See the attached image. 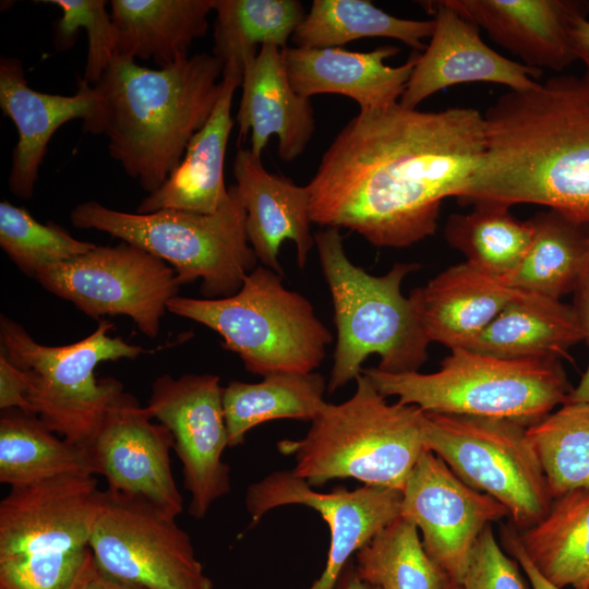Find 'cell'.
Here are the masks:
<instances>
[{
    "mask_svg": "<svg viewBox=\"0 0 589 589\" xmlns=\"http://www.w3.org/2000/svg\"><path fill=\"white\" fill-rule=\"evenodd\" d=\"M485 147L483 115L399 103L359 111L306 185L312 223L348 228L376 247H410L437 229L443 200L467 187Z\"/></svg>",
    "mask_w": 589,
    "mask_h": 589,
    "instance_id": "6da1fadb",
    "label": "cell"
},
{
    "mask_svg": "<svg viewBox=\"0 0 589 589\" xmlns=\"http://www.w3.org/2000/svg\"><path fill=\"white\" fill-rule=\"evenodd\" d=\"M485 147L460 204H538L589 226V76L509 91L483 115Z\"/></svg>",
    "mask_w": 589,
    "mask_h": 589,
    "instance_id": "7a4b0ae2",
    "label": "cell"
},
{
    "mask_svg": "<svg viewBox=\"0 0 589 589\" xmlns=\"http://www.w3.org/2000/svg\"><path fill=\"white\" fill-rule=\"evenodd\" d=\"M224 67L212 53L149 69L115 56L94 85L101 107L85 132L106 136L109 155L145 191L158 190L219 98Z\"/></svg>",
    "mask_w": 589,
    "mask_h": 589,
    "instance_id": "3957f363",
    "label": "cell"
},
{
    "mask_svg": "<svg viewBox=\"0 0 589 589\" xmlns=\"http://www.w3.org/2000/svg\"><path fill=\"white\" fill-rule=\"evenodd\" d=\"M353 395L326 402L300 440H283L278 450L292 456V472L315 488L334 479L401 491L424 443L425 412L389 404L363 373Z\"/></svg>",
    "mask_w": 589,
    "mask_h": 589,
    "instance_id": "277c9868",
    "label": "cell"
},
{
    "mask_svg": "<svg viewBox=\"0 0 589 589\" xmlns=\"http://www.w3.org/2000/svg\"><path fill=\"white\" fill-rule=\"evenodd\" d=\"M315 248L333 306L337 340L327 390L333 394L362 373L372 354L388 373L416 372L428 360L430 345L418 306L401 292L416 263H398L381 276L366 273L347 256L339 228L314 235Z\"/></svg>",
    "mask_w": 589,
    "mask_h": 589,
    "instance_id": "5b68a950",
    "label": "cell"
},
{
    "mask_svg": "<svg viewBox=\"0 0 589 589\" xmlns=\"http://www.w3.org/2000/svg\"><path fill=\"white\" fill-rule=\"evenodd\" d=\"M376 389L428 413L508 419L527 426L573 390L557 359H504L455 348L433 373L363 369Z\"/></svg>",
    "mask_w": 589,
    "mask_h": 589,
    "instance_id": "8992f818",
    "label": "cell"
},
{
    "mask_svg": "<svg viewBox=\"0 0 589 589\" xmlns=\"http://www.w3.org/2000/svg\"><path fill=\"white\" fill-rule=\"evenodd\" d=\"M168 311L216 332L221 346L239 356L247 371L263 377L313 373L333 335L312 303L283 285L265 266L247 275L239 291L218 299L175 297Z\"/></svg>",
    "mask_w": 589,
    "mask_h": 589,
    "instance_id": "52a82bcc",
    "label": "cell"
},
{
    "mask_svg": "<svg viewBox=\"0 0 589 589\" xmlns=\"http://www.w3.org/2000/svg\"><path fill=\"white\" fill-rule=\"evenodd\" d=\"M70 219L76 228L109 233L169 263L181 286L201 279L206 299L237 293L259 261L248 241L247 213L236 184L213 214L125 213L88 201L77 204Z\"/></svg>",
    "mask_w": 589,
    "mask_h": 589,
    "instance_id": "ba28073f",
    "label": "cell"
},
{
    "mask_svg": "<svg viewBox=\"0 0 589 589\" xmlns=\"http://www.w3.org/2000/svg\"><path fill=\"white\" fill-rule=\"evenodd\" d=\"M112 328V323L101 318L91 335L76 342L46 346L1 315V353L26 376L31 413L57 435L83 447L123 393L119 381L96 378L95 368L104 361L135 359L146 352L141 346L110 336Z\"/></svg>",
    "mask_w": 589,
    "mask_h": 589,
    "instance_id": "9c48e42d",
    "label": "cell"
},
{
    "mask_svg": "<svg viewBox=\"0 0 589 589\" xmlns=\"http://www.w3.org/2000/svg\"><path fill=\"white\" fill-rule=\"evenodd\" d=\"M527 428L508 419L425 412L424 443L464 482L505 506L522 530L553 502Z\"/></svg>",
    "mask_w": 589,
    "mask_h": 589,
    "instance_id": "30bf717a",
    "label": "cell"
},
{
    "mask_svg": "<svg viewBox=\"0 0 589 589\" xmlns=\"http://www.w3.org/2000/svg\"><path fill=\"white\" fill-rule=\"evenodd\" d=\"M89 548L105 574L144 589H214L190 536L148 502L99 490Z\"/></svg>",
    "mask_w": 589,
    "mask_h": 589,
    "instance_id": "8fae6325",
    "label": "cell"
},
{
    "mask_svg": "<svg viewBox=\"0 0 589 589\" xmlns=\"http://www.w3.org/2000/svg\"><path fill=\"white\" fill-rule=\"evenodd\" d=\"M36 279L91 317L130 316L149 338L158 335L160 318L181 286L168 263L124 241L96 245L74 260L45 267Z\"/></svg>",
    "mask_w": 589,
    "mask_h": 589,
    "instance_id": "7c38bea8",
    "label": "cell"
},
{
    "mask_svg": "<svg viewBox=\"0 0 589 589\" xmlns=\"http://www.w3.org/2000/svg\"><path fill=\"white\" fill-rule=\"evenodd\" d=\"M97 480L69 474L11 488L0 502V565L59 567L91 551Z\"/></svg>",
    "mask_w": 589,
    "mask_h": 589,
    "instance_id": "4fadbf2b",
    "label": "cell"
},
{
    "mask_svg": "<svg viewBox=\"0 0 589 589\" xmlns=\"http://www.w3.org/2000/svg\"><path fill=\"white\" fill-rule=\"evenodd\" d=\"M219 377L184 374L157 377L146 406L152 418L171 433L190 492L189 514L202 519L231 489L230 468L223 454L229 446Z\"/></svg>",
    "mask_w": 589,
    "mask_h": 589,
    "instance_id": "5bb4252c",
    "label": "cell"
},
{
    "mask_svg": "<svg viewBox=\"0 0 589 589\" xmlns=\"http://www.w3.org/2000/svg\"><path fill=\"white\" fill-rule=\"evenodd\" d=\"M400 516L417 527L428 555L458 587L480 533L509 513L426 449L401 490Z\"/></svg>",
    "mask_w": 589,
    "mask_h": 589,
    "instance_id": "9a60e30c",
    "label": "cell"
},
{
    "mask_svg": "<svg viewBox=\"0 0 589 589\" xmlns=\"http://www.w3.org/2000/svg\"><path fill=\"white\" fill-rule=\"evenodd\" d=\"M292 504L315 509L330 532L325 568L309 589H336L352 555L400 515L401 491L363 485L352 491L337 486L323 493L292 470H280L251 484L245 495L252 524L276 507Z\"/></svg>",
    "mask_w": 589,
    "mask_h": 589,
    "instance_id": "2e32d148",
    "label": "cell"
},
{
    "mask_svg": "<svg viewBox=\"0 0 589 589\" xmlns=\"http://www.w3.org/2000/svg\"><path fill=\"white\" fill-rule=\"evenodd\" d=\"M146 407L122 393L105 413L87 444L95 474L111 491L142 498L169 516L183 512V498L170 462L173 437L161 423H153Z\"/></svg>",
    "mask_w": 589,
    "mask_h": 589,
    "instance_id": "e0dca14e",
    "label": "cell"
},
{
    "mask_svg": "<svg viewBox=\"0 0 589 589\" xmlns=\"http://www.w3.org/2000/svg\"><path fill=\"white\" fill-rule=\"evenodd\" d=\"M434 15V31L418 60L399 104L414 109L433 94L464 83H494L509 91L534 87L543 71L490 48L479 27L445 0L420 2Z\"/></svg>",
    "mask_w": 589,
    "mask_h": 589,
    "instance_id": "ac0fdd59",
    "label": "cell"
},
{
    "mask_svg": "<svg viewBox=\"0 0 589 589\" xmlns=\"http://www.w3.org/2000/svg\"><path fill=\"white\" fill-rule=\"evenodd\" d=\"M0 107L15 124L19 141L13 148L9 175L11 192L31 199L38 179L47 146L64 123L81 119L83 127L99 113L101 95L83 79L74 95L48 94L29 87L22 62L16 58L0 59Z\"/></svg>",
    "mask_w": 589,
    "mask_h": 589,
    "instance_id": "d6986e66",
    "label": "cell"
},
{
    "mask_svg": "<svg viewBox=\"0 0 589 589\" xmlns=\"http://www.w3.org/2000/svg\"><path fill=\"white\" fill-rule=\"evenodd\" d=\"M522 64L563 71L577 60L572 29L589 2L574 0H445Z\"/></svg>",
    "mask_w": 589,
    "mask_h": 589,
    "instance_id": "ffe728a7",
    "label": "cell"
},
{
    "mask_svg": "<svg viewBox=\"0 0 589 589\" xmlns=\"http://www.w3.org/2000/svg\"><path fill=\"white\" fill-rule=\"evenodd\" d=\"M399 48L383 45L369 52L334 48L281 49L283 62L293 89L305 98L338 94L358 103L360 111L377 110L399 103L418 60L412 55L404 64L385 60Z\"/></svg>",
    "mask_w": 589,
    "mask_h": 589,
    "instance_id": "44dd1931",
    "label": "cell"
},
{
    "mask_svg": "<svg viewBox=\"0 0 589 589\" xmlns=\"http://www.w3.org/2000/svg\"><path fill=\"white\" fill-rule=\"evenodd\" d=\"M236 187L247 213L245 229L257 260L284 276L278 254L285 240L294 243L297 262L304 268L315 247L311 233L310 192L306 185L269 172L261 156L240 148L233 159Z\"/></svg>",
    "mask_w": 589,
    "mask_h": 589,
    "instance_id": "7402d4cb",
    "label": "cell"
},
{
    "mask_svg": "<svg viewBox=\"0 0 589 589\" xmlns=\"http://www.w3.org/2000/svg\"><path fill=\"white\" fill-rule=\"evenodd\" d=\"M237 112L238 144L251 131L250 151L261 156L272 136L278 139V156L291 163L302 155L315 130L310 98L299 95L289 81L281 49L264 44L242 74Z\"/></svg>",
    "mask_w": 589,
    "mask_h": 589,
    "instance_id": "603a6c76",
    "label": "cell"
},
{
    "mask_svg": "<svg viewBox=\"0 0 589 589\" xmlns=\"http://www.w3.org/2000/svg\"><path fill=\"white\" fill-rule=\"evenodd\" d=\"M221 82V92L209 119L191 139L177 168L158 190L143 199L136 213L177 209L213 214L227 201L225 159L233 128L232 99L241 86L242 75L224 73Z\"/></svg>",
    "mask_w": 589,
    "mask_h": 589,
    "instance_id": "cb8c5ba5",
    "label": "cell"
},
{
    "mask_svg": "<svg viewBox=\"0 0 589 589\" xmlns=\"http://www.w3.org/2000/svg\"><path fill=\"white\" fill-rule=\"evenodd\" d=\"M515 292L500 278L464 262L444 269L411 296L429 342L452 350L467 348Z\"/></svg>",
    "mask_w": 589,
    "mask_h": 589,
    "instance_id": "d4e9b609",
    "label": "cell"
},
{
    "mask_svg": "<svg viewBox=\"0 0 589 589\" xmlns=\"http://www.w3.org/2000/svg\"><path fill=\"white\" fill-rule=\"evenodd\" d=\"M585 340L573 305L516 290L514 297L466 348L504 359H568Z\"/></svg>",
    "mask_w": 589,
    "mask_h": 589,
    "instance_id": "484cf974",
    "label": "cell"
},
{
    "mask_svg": "<svg viewBox=\"0 0 589 589\" xmlns=\"http://www.w3.org/2000/svg\"><path fill=\"white\" fill-rule=\"evenodd\" d=\"M116 56L152 60L165 68L188 57L208 29L214 0H111Z\"/></svg>",
    "mask_w": 589,
    "mask_h": 589,
    "instance_id": "4316f807",
    "label": "cell"
},
{
    "mask_svg": "<svg viewBox=\"0 0 589 589\" xmlns=\"http://www.w3.org/2000/svg\"><path fill=\"white\" fill-rule=\"evenodd\" d=\"M518 538L532 564L557 588L589 589V488L554 498L548 514Z\"/></svg>",
    "mask_w": 589,
    "mask_h": 589,
    "instance_id": "83f0119b",
    "label": "cell"
},
{
    "mask_svg": "<svg viewBox=\"0 0 589 589\" xmlns=\"http://www.w3.org/2000/svg\"><path fill=\"white\" fill-rule=\"evenodd\" d=\"M68 474L95 476L86 447L59 437L35 414L1 410V483L17 488Z\"/></svg>",
    "mask_w": 589,
    "mask_h": 589,
    "instance_id": "f1b7e54d",
    "label": "cell"
},
{
    "mask_svg": "<svg viewBox=\"0 0 589 589\" xmlns=\"http://www.w3.org/2000/svg\"><path fill=\"white\" fill-rule=\"evenodd\" d=\"M327 389L318 373H277L259 383L231 381L223 389L229 447L244 442L247 433L266 421H312L323 409Z\"/></svg>",
    "mask_w": 589,
    "mask_h": 589,
    "instance_id": "f546056e",
    "label": "cell"
},
{
    "mask_svg": "<svg viewBox=\"0 0 589 589\" xmlns=\"http://www.w3.org/2000/svg\"><path fill=\"white\" fill-rule=\"evenodd\" d=\"M533 236L518 266L501 280L515 290L553 299L574 292L584 268L589 235L549 209L531 218Z\"/></svg>",
    "mask_w": 589,
    "mask_h": 589,
    "instance_id": "4dcf8cb0",
    "label": "cell"
},
{
    "mask_svg": "<svg viewBox=\"0 0 589 589\" xmlns=\"http://www.w3.org/2000/svg\"><path fill=\"white\" fill-rule=\"evenodd\" d=\"M214 11L213 55L240 75L264 44L286 48L306 14L297 0H214Z\"/></svg>",
    "mask_w": 589,
    "mask_h": 589,
    "instance_id": "1f68e13d",
    "label": "cell"
},
{
    "mask_svg": "<svg viewBox=\"0 0 589 589\" xmlns=\"http://www.w3.org/2000/svg\"><path fill=\"white\" fill-rule=\"evenodd\" d=\"M434 20L396 17L368 0H314L291 40L300 48H334L365 37L398 39L417 51L425 49Z\"/></svg>",
    "mask_w": 589,
    "mask_h": 589,
    "instance_id": "d6a6232c",
    "label": "cell"
},
{
    "mask_svg": "<svg viewBox=\"0 0 589 589\" xmlns=\"http://www.w3.org/2000/svg\"><path fill=\"white\" fill-rule=\"evenodd\" d=\"M467 214H452L444 236L466 262L496 278L512 273L526 254L532 236L531 219L520 221L509 206L497 202H478Z\"/></svg>",
    "mask_w": 589,
    "mask_h": 589,
    "instance_id": "836d02e7",
    "label": "cell"
},
{
    "mask_svg": "<svg viewBox=\"0 0 589 589\" xmlns=\"http://www.w3.org/2000/svg\"><path fill=\"white\" fill-rule=\"evenodd\" d=\"M358 576L380 589H450L447 575L428 555L419 530L400 515L356 553Z\"/></svg>",
    "mask_w": 589,
    "mask_h": 589,
    "instance_id": "e575fe53",
    "label": "cell"
},
{
    "mask_svg": "<svg viewBox=\"0 0 589 589\" xmlns=\"http://www.w3.org/2000/svg\"><path fill=\"white\" fill-rule=\"evenodd\" d=\"M552 498L589 488V402L566 401L527 428Z\"/></svg>",
    "mask_w": 589,
    "mask_h": 589,
    "instance_id": "d590c367",
    "label": "cell"
},
{
    "mask_svg": "<svg viewBox=\"0 0 589 589\" xmlns=\"http://www.w3.org/2000/svg\"><path fill=\"white\" fill-rule=\"evenodd\" d=\"M0 245L33 278L40 269L74 260L96 247L56 224L37 221L25 208L8 201L0 203Z\"/></svg>",
    "mask_w": 589,
    "mask_h": 589,
    "instance_id": "8d00e7d4",
    "label": "cell"
},
{
    "mask_svg": "<svg viewBox=\"0 0 589 589\" xmlns=\"http://www.w3.org/2000/svg\"><path fill=\"white\" fill-rule=\"evenodd\" d=\"M61 9L55 27V46L67 50L73 46L79 28L86 29L88 49L83 80L96 85L116 56V29L105 0H44Z\"/></svg>",
    "mask_w": 589,
    "mask_h": 589,
    "instance_id": "74e56055",
    "label": "cell"
},
{
    "mask_svg": "<svg viewBox=\"0 0 589 589\" xmlns=\"http://www.w3.org/2000/svg\"><path fill=\"white\" fill-rule=\"evenodd\" d=\"M519 564L503 552L489 525L477 539L458 589H530Z\"/></svg>",
    "mask_w": 589,
    "mask_h": 589,
    "instance_id": "f35d334b",
    "label": "cell"
},
{
    "mask_svg": "<svg viewBox=\"0 0 589 589\" xmlns=\"http://www.w3.org/2000/svg\"><path fill=\"white\" fill-rule=\"evenodd\" d=\"M573 293V306L585 332V340L589 345V239L584 268ZM567 401L589 402V363L578 385L573 388Z\"/></svg>",
    "mask_w": 589,
    "mask_h": 589,
    "instance_id": "ab89813d",
    "label": "cell"
},
{
    "mask_svg": "<svg viewBox=\"0 0 589 589\" xmlns=\"http://www.w3.org/2000/svg\"><path fill=\"white\" fill-rule=\"evenodd\" d=\"M25 374L0 353V409H20L31 413Z\"/></svg>",
    "mask_w": 589,
    "mask_h": 589,
    "instance_id": "60d3db41",
    "label": "cell"
},
{
    "mask_svg": "<svg viewBox=\"0 0 589 589\" xmlns=\"http://www.w3.org/2000/svg\"><path fill=\"white\" fill-rule=\"evenodd\" d=\"M503 539L505 540L507 551L525 572L531 589H560L549 581L532 564L519 541L518 532L513 529H505L503 531Z\"/></svg>",
    "mask_w": 589,
    "mask_h": 589,
    "instance_id": "b9f144b4",
    "label": "cell"
},
{
    "mask_svg": "<svg viewBox=\"0 0 589 589\" xmlns=\"http://www.w3.org/2000/svg\"><path fill=\"white\" fill-rule=\"evenodd\" d=\"M76 589H144L116 579L101 572L96 563Z\"/></svg>",
    "mask_w": 589,
    "mask_h": 589,
    "instance_id": "7bdbcfd3",
    "label": "cell"
},
{
    "mask_svg": "<svg viewBox=\"0 0 589 589\" xmlns=\"http://www.w3.org/2000/svg\"><path fill=\"white\" fill-rule=\"evenodd\" d=\"M572 37L577 60L585 63V73L589 76V21L586 15H580L575 20Z\"/></svg>",
    "mask_w": 589,
    "mask_h": 589,
    "instance_id": "ee69618b",
    "label": "cell"
},
{
    "mask_svg": "<svg viewBox=\"0 0 589 589\" xmlns=\"http://www.w3.org/2000/svg\"><path fill=\"white\" fill-rule=\"evenodd\" d=\"M336 589H380L364 580H362L354 568L352 560L345 568Z\"/></svg>",
    "mask_w": 589,
    "mask_h": 589,
    "instance_id": "f6af8a7d",
    "label": "cell"
},
{
    "mask_svg": "<svg viewBox=\"0 0 589 589\" xmlns=\"http://www.w3.org/2000/svg\"><path fill=\"white\" fill-rule=\"evenodd\" d=\"M453 589H458L457 586H455Z\"/></svg>",
    "mask_w": 589,
    "mask_h": 589,
    "instance_id": "bcb514c9",
    "label": "cell"
}]
</instances>
